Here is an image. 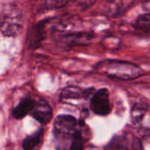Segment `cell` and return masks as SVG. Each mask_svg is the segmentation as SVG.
Returning <instances> with one entry per match:
<instances>
[{
	"mask_svg": "<svg viewBox=\"0 0 150 150\" xmlns=\"http://www.w3.org/2000/svg\"><path fill=\"white\" fill-rule=\"evenodd\" d=\"M97 0H75V4L81 11H85L91 7Z\"/></svg>",
	"mask_w": 150,
	"mask_h": 150,
	"instance_id": "16",
	"label": "cell"
},
{
	"mask_svg": "<svg viewBox=\"0 0 150 150\" xmlns=\"http://www.w3.org/2000/svg\"><path fill=\"white\" fill-rule=\"evenodd\" d=\"M90 106L91 111L98 116L109 115L112 112V105L108 89L102 88L95 91L91 96Z\"/></svg>",
	"mask_w": 150,
	"mask_h": 150,
	"instance_id": "4",
	"label": "cell"
},
{
	"mask_svg": "<svg viewBox=\"0 0 150 150\" xmlns=\"http://www.w3.org/2000/svg\"><path fill=\"white\" fill-rule=\"evenodd\" d=\"M78 122L71 115H60L54 122L53 135L55 148L58 149H69L74 133L77 129Z\"/></svg>",
	"mask_w": 150,
	"mask_h": 150,
	"instance_id": "1",
	"label": "cell"
},
{
	"mask_svg": "<svg viewBox=\"0 0 150 150\" xmlns=\"http://www.w3.org/2000/svg\"><path fill=\"white\" fill-rule=\"evenodd\" d=\"M67 0H45V6L47 9H54L63 6Z\"/></svg>",
	"mask_w": 150,
	"mask_h": 150,
	"instance_id": "17",
	"label": "cell"
},
{
	"mask_svg": "<svg viewBox=\"0 0 150 150\" xmlns=\"http://www.w3.org/2000/svg\"><path fill=\"white\" fill-rule=\"evenodd\" d=\"M51 20V18L43 19L32 26L27 35L28 47L32 50H35L41 45L45 39V26Z\"/></svg>",
	"mask_w": 150,
	"mask_h": 150,
	"instance_id": "8",
	"label": "cell"
},
{
	"mask_svg": "<svg viewBox=\"0 0 150 150\" xmlns=\"http://www.w3.org/2000/svg\"><path fill=\"white\" fill-rule=\"evenodd\" d=\"M59 40L66 47L72 46H86L90 44L94 35L91 33L81 32V33H66L58 36Z\"/></svg>",
	"mask_w": 150,
	"mask_h": 150,
	"instance_id": "6",
	"label": "cell"
},
{
	"mask_svg": "<svg viewBox=\"0 0 150 150\" xmlns=\"http://www.w3.org/2000/svg\"><path fill=\"white\" fill-rule=\"evenodd\" d=\"M95 92L93 87L83 90L78 86H68L62 89L60 94V100H69V99H87Z\"/></svg>",
	"mask_w": 150,
	"mask_h": 150,
	"instance_id": "9",
	"label": "cell"
},
{
	"mask_svg": "<svg viewBox=\"0 0 150 150\" xmlns=\"http://www.w3.org/2000/svg\"><path fill=\"white\" fill-rule=\"evenodd\" d=\"M30 114L40 125L46 126L48 125L52 120L53 110L47 101L40 98L36 101L34 100V104L30 112Z\"/></svg>",
	"mask_w": 150,
	"mask_h": 150,
	"instance_id": "5",
	"label": "cell"
},
{
	"mask_svg": "<svg viewBox=\"0 0 150 150\" xmlns=\"http://www.w3.org/2000/svg\"><path fill=\"white\" fill-rule=\"evenodd\" d=\"M43 136H44V129L43 128L38 129L33 134L28 135L23 140L22 148L25 150L34 149L38 148L43 141Z\"/></svg>",
	"mask_w": 150,
	"mask_h": 150,
	"instance_id": "12",
	"label": "cell"
},
{
	"mask_svg": "<svg viewBox=\"0 0 150 150\" xmlns=\"http://www.w3.org/2000/svg\"><path fill=\"white\" fill-rule=\"evenodd\" d=\"M79 126L81 127L80 123H79ZM83 149H84V138H83V133L80 130V128H77L73 134V137H72V140H71V142L69 145V149L81 150Z\"/></svg>",
	"mask_w": 150,
	"mask_h": 150,
	"instance_id": "15",
	"label": "cell"
},
{
	"mask_svg": "<svg viewBox=\"0 0 150 150\" xmlns=\"http://www.w3.org/2000/svg\"><path fill=\"white\" fill-rule=\"evenodd\" d=\"M34 100L30 97H25L11 111V116L16 120H22L28 115L33 106Z\"/></svg>",
	"mask_w": 150,
	"mask_h": 150,
	"instance_id": "10",
	"label": "cell"
},
{
	"mask_svg": "<svg viewBox=\"0 0 150 150\" xmlns=\"http://www.w3.org/2000/svg\"><path fill=\"white\" fill-rule=\"evenodd\" d=\"M24 19L21 11L14 4L4 5L0 19L1 33L5 37H15L23 29Z\"/></svg>",
	"mask_w": 150,
	"mask_h": 150,
	"instance_id": "3",
	"label": "cell"
},
{
	"mask_svg": "<svg viewBox=\"0 0 150 150\" xmlns=\"http://www.w3.org/2000/svg\"><path fill=\"white\" fill-rule=\"evenodd\" d=\"M149 105L145 103H136L131 110V120L134 124L140 123L148 112Z\"/></svg>",
	"mask_w": 150,
	"mask_h": 150,
	"instance_id": "14",
	"label": "cell"
},
{
	"mask_svg": "<svg viewBox=\"0 0 150 150\" xmlns=\"http://www.w3.org/2000/svg\"><path fill=\"white\" fill-rule=\"evenodd\" d=\"M75 17L74 16H63L53 25H51V32L57 34L58 36L66 33L75 26Z\"/></svg>",
	"mask_w": 150,
	"mask_h": 150,
	"instance_id": "11",
	"label": "cell"
},
{
	"mask_svg": "<svg viewBox=\"0 0 150 150\" xmlns=\"http://www.w3.org/2000/svg\"><path fill=\"white\" fill-rule=\"evenodd\" d=\"M98 66L102 68L105 74L112 78H117L120 80H132L138 78L144 74L141 68L131 62L108 60L101 62Z\"/></svg>",
	"mask_w": 150,
	"mask_h": 150,
	"instance_id": "2",
	"label": "cell"
},
{
	"mask_svg": "<svg viewBox=\"0 0 150 150\" xmlns=\"http://www.w3.org/2000/svg\"><path fill=\"white\" fill-rule=\"evenodd\" d=\"M134 3V0H109L103 7V14L108 18H117L130 9Z\"/></svg>",
	"mask_w": 150,
	"mask_h": 150,
	"instance_id": "7",
	"label": "cell"
},
{
	"mask_svg": "<svg viewBox=\"0 0 150 150\" xmlns=\"http://www.w3.org/2000/svg\"><path fill=\"white\" fill-rule=\"evenodd\" d=\"M134 30L138 33L149 35L150 31V14L149 12L140 15L133 24Z\"/></svg>",
	"mask_w": 150,
	"mask_h": 150,
	"instance_id": "13",
	"label": "cell"
}]
</instances>
